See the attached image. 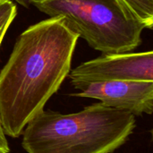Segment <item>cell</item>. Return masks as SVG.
<instances>
[{"label":"cell","mask_w":153,"mask_h":153,"mask_svg":"<svg viewBox=\"0 0 153 153\" xmlns=\"http://www.w3.org/2000/svg\"><path fill=\"white\" fill-rule=\"evenodd\" d=\"M10 1H13V2H16L17 4H21L22 6L23 7H26V8H29L30 7V0H10Z\"/></svg>","instance_id":"obj_9"},{"label":"cell","mask_w":153,"mask_h":153,"mask_svg":"<svg viewBox=\"0 0 153 153\" xmlns=\"http://www.w3.org/2000/svg\"><path fill=\"white\" fill-rule=\"evenodd\" d=\"M68 76L73 85L111 81L153 82V52L103 54L82 63Z\"/></svg>","instance_id":"obj_4"},{"label":"cell","mask_w":153,"mask_h":153,"mask_svg":"<svg viewBox=\"0 0 153 153\" xmlns=\"http://www.w3.org/2000/svg\"><path fill=\"white\" fill-rule=\"evenodd\" d=\"M79 36L62 16L28 27L17 39L0 72V123L17 138L60 88L71 71Z\"/></svg>","instance_id":"obj_1"},{"label":"cell","mask_w":153,"mask_h":153,"mask_svg":"<svg viewBox=\"0 0 153 153\" xmlns=\"http://www.w3.org/2000/svg\"><path fill=\"white\" fill-rule=\"evenodd\" d=\"M9 152H10V147L6 140L5 134L3 132L0 123V153H9Z\"/></svg>","instance_id":"obj_8"},{"label":"cell","mask_w":153,"mask_h":153,"mask_svg":"<svg viewBox=\"0 0 153 153\" xmlns=\"http://www.w3.org/2000/svg\"><path fill=\"white\" fill-rule=\"evenodd\" d=\"M135 127L134 116L101 102L64 115L43 109L22 132L27 153H112Z\"/></svg>","instance_id":"obj_2"},{"label":"cell","mask_w":153,"mask_h":153,"mask_svg":"<svg viewBox=\"0 0 153 153\" xmlns=\"http://www.w3.org/2000/svg\"><path fill=\"white\" fill-rule=\"evenodd\" d=\"M16 14L17 7L14 2L10 0H0V45Z\"/></svg>","instance_id":"obj_7"},{"label":"cell","mask_w":153,"mask_h":153,"mask_svg":"<svg viewBox=\"0 0 153 153\" xmlns=\"http://www.w3.org/2000/svg\"><path fill=\"white\" fill-rule=\"evenodd\" d=\"M143 23L146 29L153 27V0H119Z\"/></svg>","instance_id":"obj_6"},{"label":"cell","mask_w":153,"mask_h":153,"mask_svg":"<svg viewBox=\"0 0 153 153\" xmlns=\"http://www.w3.org/2000/svg\"><path fill=\"white\" fill-rule=\"evenodd\" d=\"M49 17L62 16L67 27L103 54L138 48L146 26L119 0H30Z\"/></svg>","instance_id":"obj_3"},{"label":"cell","mask_w":153,"mask_h":153,"mask_svg":"<svg viewBox=\"0 0 153 153\" xmlns=\"http://www.w3.org/2000/svg\"><path fill=\"white\" fill-rule=\"evenodd\" d=\"M76 97L95 99L110 108L135 116L152 114L153 82L111 81L74 85Z\"/></svg>","instance_id":"obj_5"}]
</instances>
